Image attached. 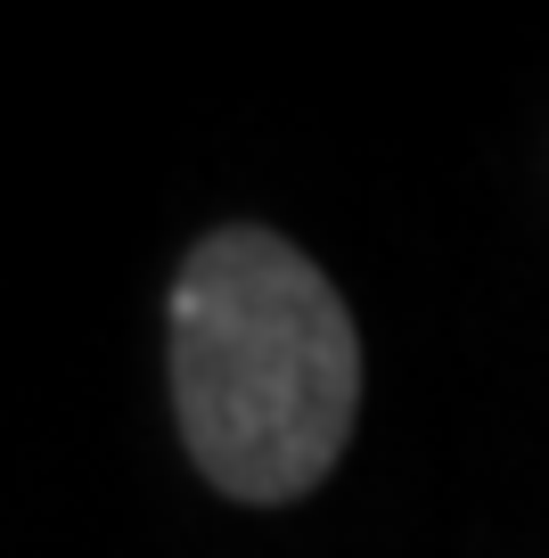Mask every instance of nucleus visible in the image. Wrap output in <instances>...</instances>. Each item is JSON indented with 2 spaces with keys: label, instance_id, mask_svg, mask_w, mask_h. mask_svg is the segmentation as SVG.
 <instances>
[{
  "label": "nucleus",
  "instance_id": "nucleus-1",
  "mask_svg": "<svg viewBox=\"0 0 549 558\" xmlns=\"http://www.w3.org/2000/svg\"><path fill=\"white\" fill-rule=\"evenodd\" d=\"M172 418L197 476L246 509L328 485L361 418V329L337 279L263 222H222L164 296Z\"/></svg>",
  "mask_w": 549,
  "mask_h": 558
}]
</instances>
